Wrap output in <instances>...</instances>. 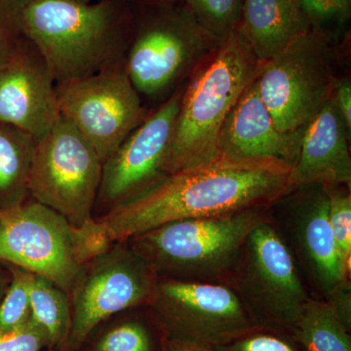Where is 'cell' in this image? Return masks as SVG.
Segmentation results:
<instances>
[{
	"label": "cell",
	"instance_id": "836d02e7",
	"mask_svg": "<svg viewBox=\"0 0 351 351\" xmlns=\"http://www.w3.org/2000/svg\"><path fill=\"white\" fill-rule=\"evenodd\" d=\"M8 284V280H7L5 276L0 271V302H1L2 297H3L4 293H5Z\"/></svg>",
	"mask_w": 351,
	"mask_h": 351
},
{
	"label": "cell",
	"instance_id": "d6986e66",
	"mask_svg": "<svg viewBox=\"0 0 351 351\" xmlns=\"http://www.w3.org/2000/svg\"><path fill=\"white\" fill-rule=\"evenodd\" d=\"M38 142L17 127L0 124V210L27 199V177Z\"/></svg>",
	"mask_w": 351,
	"mask_h": 351
},
{
	"label": "cell",
	"instance_id": "e0dca14e",
	"mask_svg": "<svg viewBox=\"0 0 351 351\" xmlns=\"http://www.w3.org/2000/svg\"><path fill=\"white\" fill-rule=\"evenodd\" d=\"M292 178L295 189L311 186L350 189L348 129L332 96L304 129L299 156L293 165Z\"/></svg>",
	"mask_w": 351,
	"mask_h": 351
},
{
	"label": "cell",
	"instance_id": "5b68a950",
	"mask_svg": "<svg viewBox=\"0 0 351 351\" xmlns=\"http://www.w3.org/2000/svg\"><path fill=\"white\" fill-rule=\"evenodd\" d=\"M124 52L127 75L144 101L158 106L177 91L178 83L219 44L186 6L133 9Z\"/></svg>",
	"mask_w": 351,
	"mask_h": 351
},
{
	"label": "cell",
	"instance_id": "52a82bcc",
	"mask_svg": "<svg viewBox=\"0 0 351 351\" xmlns=\"http://www.w3.org/2000/svg\"><path fill=\"white\" fill-rule=\"evenodd\" d=\"M101 166L91 145L61 115L36 145L27 177L29 195L82 230L94 221Z\"/></svg>",
	"mask_w": 351,
	"mask_h": 351
},
{
	"label": "cell",
	"instance_id": "4316f807",
	"mask_svg": "<svg viewBox=\"0 0 351 351\" xmlns=\"http://www.w3.org/2000/svg\"><path fill=\"white\" fill-rule=\"evenodd\" d=\"M24 38L16 0H0V69L10 60Z\"/></svg>",
	"mask_w": 351,
	"mask_h": 351
},
{
	"label": "cell",
	"instance_id": "603a6c76",
	"mask_svg": "<svg viewBox=\"0 0 351 351\" xmlns=\"http://www.w3.org/2000/svg\"><path fill=\"white\" fill-rule=\"evenodd\" d=\"M328 195V219L338 252L341 271L350 276L351 265V195L350 189L341 186H324Z\"/></svg>",
	"mask_w": 351,
	"mask_h": 351
},
{
	"label": "cell",
	"instance_id": "4fadbf2b",
	"mask_svg": "<svg viewBox=\"0 0 351 351\" xmlns=\"http://www.w3.org/2000/svg\"><path fill=\"white\" fill-rule=\"evenodd\" d=\"M182 90L152 110L101 166L96 205L112 208L165 176L163 166L181 104Z\"/></svg>",
	"mask_w": 351,
	"mask_h": 351
},
{
	"label": "cell",
	"instance_id": "83f0119b",
	"mask_svg": "<svg viewBox=\"0 0 351 351\" xmlns=\"http://www.w3.org/2000/svg\"><path fill=\"white\" fill-rule=\"evenodd\" d=\"M47 346L43 332L32 320L15 331L0 335V351H40Z\"/></svg>",
	"mask_w": 351,
	"mask_h": 351
},
{
	"label": "cell",
	"instance_id": "7a4b0ae2",
	"mask_svg": "<svg viewBox=\"0 0 351 351\" xmlns=\"http://www.w3.org/2000/svg\"><path fill=\"white\" fill-rule=\"evenodd\" d=\"M23 36L45 58L56 85L123 61L133 9L113 0H16Z\"/></svg>",
	"mask_w": 351,
	"mask_h": 351
},
{
	"label": "cell",
	"instance_id": "f546056e",
	"mask_svg": "<svg viewBox=\"0 0 351 351\" xmlns=\"http://www.w3.org/2000/svg\"><path fill=\"white\" fill-rule=\"evenodd\" d=\"M337 317L348 330H351V282L350 279L339 284L338 288L327 298Z\"/></svg>",
	"mask_w": 351,
	"mask_h": 351
},
{
	"label": "cell",
	"instance_id": "ac0fdd59",
	"mask_svg": "<svg viewBox=\"0 0 351 351\" xmlns=\"http://www.w3.org/2000/svg\"><path fill=\"white\" fill-rule=\"evenodd\" d=\"M311 29L300 0H244L239 31L262 63Z\"/></svg>",
	"mask_w": 351,
	"mask_h": 351
},
{
	"label": "cell",
	"instance_id": "44dd1931",
	"mask_svg": "<svg viewBox=\"0 0 351 351\" xmlns=\"http://www.w3.org/2000/svg\"><path fill=\"white\" fill-rule=\"evenodd\" d=\"M31 319L45 337L47 346L68 341L71 304L64 290L43 276L32 274L29 286Z\"/></svg>",
	"mask_w": 351,
	"mask_h": 351
},
{
	"label": "cell",
	"instance_id": "8992f818",
	"mask_svg": "<svg viewBox=\"0 0 351 351\" xmlns=\"http://www.w3.org/2000/svg\"><path fill=\"white\" fill-rule=\"evenodd\" d=\"M226 284L258 326L289 334L311 298L294 255L271 218L248 235Z\"/></svg>",
	"mask_w": 351,
	"mask_h": 351
},
{
	"label": "cell",
	"instance_id": "8fae6325",
	"mask_svg": "<svg viewBox=\"0 0 351 351\" xmlns=\"http://www.w3.org/2000/svg\"><path fill=\"white\" fill-rule=\"evenodd\" d=\"M56 92L61 115L91 145L101 164L152 112L129 80L123 61L56 85Z\"/></svg>",
	"mask_w": 351,
	"mask_h": 351
},
{
	"label": "cell",
	"instance_id": "2e32d148",
	"mask_svg": "<svg viewBox=\"0 0 351 351\" xmlns=\"http://www.w3.org/2000/svg\"><path fill=\"white\" fill-rule=\"evenodd\" d=\"M302 134L279 130L261 98L256 80L226 117L219 135V156L278 159L294 165Z\"/></svg>",
	"mask_w": 351,
	"mask_h": 351
},
{
	"label": "cell",
	"instance_id": "6da1fadb",
	"mask_svg": "<svg viewBox=\"0 0 351 351\" xmlns=\"http://www.w3.org/2000/svg\"><path fill=\"white\" fill-rule=\"evenodd\" d=\"M293 165L272 158L219 156L166 174L95 221L104 248L180 219L269 209L295 191Z\"/></svg>",
	"mask_w": 351,
	"mask_h": 351
},
{
	"label": "cell",
	"instance_id": "4dcf8cb0",
	"mask_svg": "<svg viewBox=\"0 0 351 351\" xmlns=\"http://www.w3.org/2000/svg\"><path fill=\"white\" fill-rule=\"evenodd\" d=\"M332 100L348 132L351 128V84L350 80L337 82Z\"/></svg>",
	"mask_w": 351,
	"mask_h": 351
},
{
	"label": "cell",
	"instance_id": "d4e9b609",
	"mask_svg": "<svg viewBox=\"0 0 351 351\" xmlns=\"http://www.w3.org/2000/svg\"><path fill=\"white\" fill-rule=\"evenodd\" d=\"M210 351H302L287 332L258 328L248 334L209 348Z\"/></svg>",
	"mask_w": 351,
	"mask_h": 351
},
{
	"label": "cell",
	"instance_id": "484cf974",
	"mask_svg": "<svg viewBox=\"0 0 351 351\" xmlns=\"http://www.w3.org/2000/svg\"><path fill=\"white\" fill-rule=\"evenodd\" d=\"M95 351H154V341L145 324L140 321H128L101 337Z\"/></svg>",
	"mask_w": 351,
	"mask_h": 351
},
{
	"label": "cell",
	"instance_id": "ffe728a7",
	"mask_svg": "<svg viewBox=\"0 0 351 351\" xmlns=\"http://www.w3.org/2000/svg\"><path fill=\"white\" fill-rule=\"evenodd\" d=\"M291 336L302 351H351L350 330L323 299L309 298Z\"/></svg>",
	"mask_w": 351,
	"mask_h": 351
},
{
	"label": "cell",
	"instance_id": "9a60e30c",
	"mask_svg": "<svg viewBox=\"0 0 351 351\" xmlns=\"http://www.w3.org/2000/svg\"><path fill=\"white\" fill-rule=\"evenodd\" d=\"M295 201L283 219L280 230L298 265H301L311 285L326 300L348 280L341 271L338 252L328 219L326 189Z\"/></svg>",
	"mask_w": 351,
	"mask_h": 351
},
{
	"label": "cell",
	"instance_id": "5bb4252c",
	"mask_svg": "<svg viewBox=\"0 0 351 351\" xmlns=\"http://www.w3.org/2000/svg\"><path fill=\"white\" fill-rule=\"evenodd\" d=\"M60 117L52 71L38 47L24 36L0 69V124L17 127L38 141Z\"/></svg>",
	"mask_w": 351,
	"mask_h": 351
},
{
	"label": "cell",
	"instance_id": "9c48e42d",
	"mask_svg": "<svg viewBox=\"0 0 351 351\" xmlns=\"http://www.w3.org/2000/svg\"><path fill=\"white\" fill-rule=\"evenodd\" d=\"M332 54L324 36L311 29L263 63L258 93L279 130L304 133L334 93Z\"/></svg>",
	"mask_w": 351,
	"mask_h": 351
},
{
	"label": "cell",
	"instance_id": "1f68e13d",
	"mask_svg": "<svg viewBox=\"0 0 351 351\" xmlns=\"http://www.w3.org/2000/svg\"><path fill=\"white\" fill-rule=\"evenodd\" d=\"M120 2L132 9L152 8V7H163L176 5L178 0H113Z\"/></svg>",
	"mask_w": 351,
	"mask_h": 351
},
{
	"label": "cell",
	"instance_id": "30bf717a",
	"mask_svg": "<svg viewBox=\"0 0 351 351\" xmlns=\"http://www.w3.org/2000/svg\"><path fill=\"white\" fill-rule=\"evenodd\" d=\"M0 261L69 292L88 262L80 230L38 201L0 210Z\"/></svg>",
	"mask_w": 351,
	"mask_h": 351
},
{
	"label": "cell",
	"instance_id": "d6a6232c",
	"mask_svg": "<svg viewBox=\"0 0 351 351\" xmlns=\"http://www.w3.org/2000/svg\"><path fill=\"white\" fill-rule=\"evenodd\" d=\"M160 351H210L209 348H198V346L184 345L163 339Z\"/></svg>",
	"mask_w": 351,
	"mask_h": 351
},
{
	"label": "cell",
	"instance_id": "cb8c5ba5",
	"mask_svg": "<svg viewBox=\"0 0 351 351\" xmlns=\"http://www.w3.org/2000/svg\"><path fill=\"white\" fill-rule=\"evenodd\" d=\"M12 277L0 302V335L15 331L31 320L29 286L32 274L11 267Z\"/></svg>",
	"mask_w": 351,
	"mask_h": 351
},
{
	"label": "cell",
	"instance_id": "7c38bea8",
	"mask_svg": "<svg viewBox=\"0 0 351 351\" xmlns=\"http://www.w3.org/2000/svg\"><path fill=\"white\" fill-rule=\"evenodd\" d=\"M157 282L154 269L131 248L117 247L84 263L71 288L69 350L80 348L113 314L151 304Z\"/></svg>",
	"mask_w": 351,
	"mask_h": 351
},
{
	"label": "cell",
	"instance_id": "f1b7e54d",
	"mask_svg": "<svg viewBox=\"0 0 351 351\" xmlns=\"http://www.w3.org/2000/svg\"><path fill=\"white\" fill-rule=\"evenodd\" d=\"M311 22L339 18L348 13L350 0H300Z\"/></svg>",
	"mask_w": 351,
	"mask_h": 351
},
{
	"label": "cell",
	"instance_id": "3957f363",
	"mask_svg": "<svg viewBox=\"0 0 351 351\" xmlns=\"http://www.w3.org/2000/svg\"><path fill=\"white\" fill-rule=\"evenodd\" d=\"M213 52L182 90L164 161L165 174L218 158L219 135L226 117L260 75L263 63L239 29Z\"/></svg>",
	"mask_w": 351,
	"mask_h": 351
},
{
	"label": "cell",
	"instance_id": "ba28073f",
	"mask_svg": "<svg viewBox=\"0 0 351 351\" xmlns=\"http://www.w3.org/2000/svg\"><path fill=\"white\" fill-rule=\"evenodd\" d=\"M149 304L163 339L184 345L211 348L261 328L226 283L158 277Z\"/></svg>",
	"mask_w": 351,
	"mask_h": 351
},
{
	"label": "cell",
	"instance_id": "277c9868",
	"mask_svg": "<svg viewBox=\"0 0 351 351\" xmlns=\"http://www.w3.org/2000/svg\"><path fill=\"white\" fill-rule=\"evenodd\" d=\"M269 209L171 221L131 237V249L157 276L228 282L252 230L271 218Z\"/></svg>",
	"mask_w": 351,
	"mask_h": 351
},
{
	"label": "cell",
	"instance_id": "7402d4cb",
	"mask_svg": "<svg viewBox=\"0 0 351 351\" xmlns=\"http://www.w3.org/2000/svg\"><path fill=\"white\" fill-rule=\"evenodd\" d=\"M244 0H186L196 22L218 43L239 29Z\"/></svg>",
	"mask_w": 351,
	"mask_h": 351
}]
</instances>
